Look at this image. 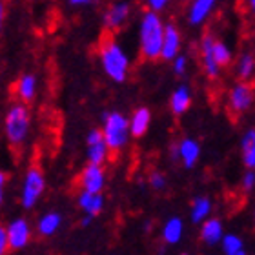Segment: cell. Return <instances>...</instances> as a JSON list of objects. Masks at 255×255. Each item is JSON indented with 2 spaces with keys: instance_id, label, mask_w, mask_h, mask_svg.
Returning a JSON list of instances; mask_svg holds the SVG:
<instances>
[{
  "instance_id": "obj_1",
  "label": "cell",
  "mask_w": 255,
  "mask_h": 255,
  "mask_svg": "<svg viewBox=\"0 0 255 255\" xmlns=\"http://www.w3.org/2000/svg\"><path fill=\"white\" fill-rule=\"evenodd\" d=\"M166 24L153 11H144L138 18V51L146 60H157L162 55Z\"/></svg>"
},
{
  "instance_id": "obj_2",
  "label": "cell",
  "mask_w": 255,
  "mask_h": 255,
  "mask_svg": "<svg viewBox=\"0 0 255 255\" xmlns=\"http://www.w3.org/2000/svg\"><path fill=\"white\" fill-rule=\"evenodd\" d=\"M99 62H101L104 75L112 82H115V84L126 82L128 75H129L131 60H129L126 49L121 46L117 38H102L101 46H99Z\"/></svg>"
},
{
  "instance_id": "obj_3",
  "label": "cell",
  "mask_w": 255,
  "mask_h": 255,
  "mask_svg": "<svg viewBox=\"0 0 255 255\" xmlns=\"http://www.w3.org/2000/svg\"><path fill=\"white\" fill-rule=\"evenodd\" d=\"M31 129V113L26 104L22 102H13L5 110L4 115V135L9 146L18 148L26 142Z\"/></svg>"
},
{
  "instance_id": "obj_4",
  "label": "cell",
  "mask_w": 255,
  "mask_h": 255,
  "mask_svg": "<svg viewBox=\"0 0 255 255\" xmlns=\"http://www.w3.org/2000/svg\"><path fill=\"white\" fill-rule=\"evenodd\" d=\"M102 135L113 153L123 151L131 138L129 131V117L121 112H106L102 115Z\"/></svg>"
},
{
  "instance_id": "obj_5",
  "label": "cell",
  "mask_w": 255,
  "mask_h": 255,
  "mask_svg": "<svg viewBox=\"0 0 255 255\" xmlns=\"http://www.w3.org/2000/svg\"><path fill=\"white\" fill-rule=\"evenodd\" d=\"M44 190H46V177L38 166H29L22 181L20 191V206L24 210H31L40 201Z\"/></svg>"
},
{
  "instance_id": "obj_6",
  "label": "cell",
  "mask_w": 255,
  "mask_h": 255,
  "mask_svg": "<svg viewBox=\"0 0 255 255\" xmlns=\"http://www.w3.org/2000/svg\"><path fill=\"white\" fill-rule=\"evenodd\" d=\"M110 153H112V149L104 140L101 128L90 129L88 135H86V159H88V164L104 166L106 160L110 159Z\"/></svg>"
},
{
  "instance_id": "obj_7",
  "label": "cell",
  "mask_w": 255,
  "mask_h": 255,
  "mask_svg": "<svg viewBox=\"0 0 255 255\" xmlns=\"http://www.w3.org/2000/svg\"><path fill=\"white\" fill-rule=\"evenodd\" d=\"M255 102V90L250 82L239 80L228 91V110L235 115H243L252 110Z\"/></svg>"
},
{
  "instance_id": "obj_8",
  "label": "cell",
  "mask_w": 255,
  "mask_h": 255,
  "mask_svg": "<svg viewBox=\"0 0 255 255\" xmlns=\"http://www.w3.org/2000/svg\"><path fill=\"white\" fill-rule=\"evenodd\" d=\"M131 4L128 0H113L102 13V27L108 31H117L129 20Z\"/></svg>"
},
{
  "instance_id": "obj_9",
  "label": "cell",
  "mask_w": 255,
  "mask_h": 255,
  "mask_svg": "<svg viewBox=\"0 0 255 255\" xmlns=\"http://www.w3.org/2000/svg\"><path fill=\"white\" fill-rule=\"evenodd\" d=\"M79 186L80 191L101 195L102 191H104V188H106V171H104V166L86 164L79 175Z\"/></svg>"
},
{
  "instance_id": "obj_10",
  "label": "cell",
  "mask_w": 255,
  "mask_h": 255,
  "mask_svg": "<svg viewBox=\"0 0 255 255\" xmlns=\"http://www.w3.org/2000/svg\"><path fill=\"white\" fill-rule=\"evenodd\" d=\"M213 42H215V37L212 33H204L199 42V55H201V66L204 69V75H206L210 80H217L221 77V66L217 64L215 57H213Z\"/></svg>"
},
{
  "instance_id": "obj_11",
  "label": "cell",
  "mask_w": 255,
  "mask_h": 255,
  "mask_svg": "<svg viewBox=\"0 0 255 255\" xmlns=\"http://www.w3.org/2000/svg\"><path fill=\"white\" fill-rule=\"evenodd\" d=\"M7 235H9V246L11 250H24L27 245H29V241H31V226L27 223V219L24 217H16L13 219L7 226Z\"/></svg>"
},
{
  "instance_id": "obj_12",
  "label": "cell",
  "mask_w": 255,
  "mask_h": 255,
  "mask_svg": "<svg viewBox=\"0 0 255 255\" xmlns=\"http://www.w3.org/2000/svg\"><path fill=\"white\" fill-rule=\"evenodd\" d=\"M217 7V0H190L186 18L190 26H202Z\"/></svg>"
},
{
  "instance_id": "obj_13",
  "label": "cell",
  "mask_w": 255,
  "mask_h": 255,
  "mask_svg": "<svg viewBox=\"0 0 255 255\" xmlns=\"http://www.w3.org/2000/svg\"><path fill=\"white\" fill-rule=\"evenodd\" d=\"M181 48H182V35L179 31V27L175 24L168 22L166 24L164 44H162V55H160V59L173 62L181 55Z\"/></svg>"
},
{
  "instance_id": "obj_14",
  "label": "cell",
  "mask_w": 255,
  "mask_h": 255,
  "mask_svg": "<svg viewBox=\"0 0 255 255\" xmlns=\"http://www.w3.org/2000/svg\"><path fill=\"white\" fill-rule=\"evenodd\" d=\"M38 93V79L35 73H22L15 82V95L18 102L27 104L35 101Z\"/></svg>"
},
{
  "instance_id": "obj_15",
  "label": "cell",
  "mask_w": 255,
  "mask_h": 255,
  "mask_svg": "<svg viewBox=\"0 0 255 255\" xmlns=\"http://www.w3.org/2000/svg\"><path fill=\"white\" fill-rule=\"evenodd\" d=\"M191 102H193V93H191L190 86L188 84L177 86L170 95V112L175 117H181V115H184L190 110Z\"/></svg>"
},
{
  "instance_id": "obj_16",
  "label": "cell",
  "mask_w": 255,
  "mask_h": 255,
  "mask_svg": "<svg viewBox=\"0 0 255 255\" xmlns=\"http://www.w3.org/2000/svg\"><path fill=\"white\" fill-rule=\"evenodd\" d=\"M177 146H179V162H182V166L188 170L193 168L201 159V144L197 142L195 138L186 137L181 138Z\"/></svg>"
},
{
  "instance_id": "obj_17",
  "label": "cell",
  "mask_w": 255,
  "mask_h": 255,
  "mask_svg": "<svg viewBox=\"0 0 255 255\" xmlns=\"http://www.w3.org/2000/svg\"><path fill=\"white\" fill-rule=\"evenodd\" d=\"M182 235H184V223H182L181 217H168L162 224V228H160V239L164 245H179L182 239Z\"/></svg>"
},
{
  "instance_id": "obj_18",
  "label": "cell",
  "mask_w": 255,
  "mask_h": 255,
  "mask_svg": "<svg viewBox=\"0 0 255 255\" xmlns=\"http://www.w3.org/2000/svg\"><path fill=\"white\" fill-rule=\"evenodd\" d=\"M213 212V202L210 197L199 195L191 201L190 206V221L193 224H204L208 219H212Z\"/></svg>"
},
{
  "instance_id": "obj_19",
  "label": "cell",
  "mask_w": 255,
  "mask_h": 255,
  "mask_svg": "<svg viewBox=\"0 0 255 255\" xmlns=\"http://www.w3.org/2000/svg\"><path fill=\"white\" fill-rule=\"evenodd\" d=\"M149 126H151V112L146 106L137 108L129 115V131H131V137L135 138L144 137L148 133Z\"/></svg>"
},
{
  "instance_id": "obj_20",
  "label": "cell",
  "mask_w": 255,
  "mask_h": 255,
  "mask_svg": "<svg viewBox=\"0 0 255 255\" xmlns=\"http://www.w3.org/2000/svg\"><path fill=\"white\" fill-rule=\"evenodd\" d=\"M201 239L204 245L208 246H215V245H221V241L224 239V226L221 223V219H208L206 223L201 224Z\"/></svg>"
},
{
  "instance_id": "obj_21",
  "label": "cell",
  "mask_w": 255,
  "mask_h": 255,
  "mask_svg": "<svg viewBox=\"0 0 255 255\" xmlns=\"http://www.w3.org/2000/svg\"><path fill=\"white\" fill-rule=\"evenodd\" d=\"M62 226V215L59 212H46L37 221V234L40 237H53Z\"/></svg>"
},
{
  "instance_id": "obj_22",
  "label": "cell",
  "mask_w": 255,
  "mask_h": 255,
  "mask_svg": "<svg viewBox=\"0 0 255 255\" xmlns=\"http://www.w3.org/2000/svg\"><path fill=\"white\" fill-rule=\"evenodd\" d=\"M77 204L82 210L84 215H91V217H97L99 213L104 210V197L95 195V193H88V191H80L79 197H77Z\"/></svg>"
},
{
  "instance_id": "obj_23",
  "label": "cell",
  "mask_w": 255,
  "mask_h": 255,
  "mask_svg": "<svg viewBox=\"0 0 255 255\" xmlns=\"http://www.w3.org/2000/svg\"><path fill=\"white\" fill-rule=\"evenodd\" d=\"M241 159L246 170H255V129L245 131L241 138Z\"/></svg>"
},
{
  "instance_id": "obj_24",
  "label": "cell",
  "mask_w": 255,
  "mask_h": 255,
  "mask_svg": "<svg viewBox=\"0 0 255 255\" xmlns=\"http://www.w3.org/2000/svg\"><path fill=\"white\" fill-rule=\"evenodd\" d=\"M235 75L239 77V80L248 82L255 75V57L252 53H243L235 64Z\"/></svg>"
},
{
  "instance_id": "obj_25",
  "label": "cell",
  "mask_w": 255,
  "mask_h": 255,
  "mask_svg": "<svg viewBox=\"0 0 255 255\" xmlns=\"http://www.w3.org/2000/svg\"><path fill=\"white\" fill-rule=\"evenodd\" d=\"M213 57H215V60H217V64L221 68L230 66L232 60H234L232 48L224 40H221V38H215V42H213Z\"/></svg>"
},
{
  "instance_id": "obj_26",
  "label": "cell",
  "mask_w": 255,
  "mask_h": 255,
  "mask_svg": "<svg viewBox=\"0 0 255 255\" xmlns=\"http://www.w3.org/2000/svg\"><path fill=\"white\" fill-rule=\"evenodd\" d=\"M221 250H223L224 255L241 254V252H245L243 250V239L235 234H226L224 235V239L221 241Z\"/></svg>"
},
{
  "instance_id": "obj_27",
  "label": "cell",
  "mask_w": 255,
  "mask_h": 255,
  "mask_svg": "<svg viewBox=\"0 0 255 255\" xmlns=\"http://www.w3.org/2000/svg\"><path fill=\"white\" fill-rule=\"evenodd\" d=\"M148 182H149V186H151V190L162 191L166 188V175L162 171H151Z\"/></svg>"
},
{
  "instance_id": "obj_28",
  "label": "cell",
  "mask_w": 255,
  "mask_h": 255,
  "mask_svg": "<svg viewBox=\"0 0 255 255\" xmlns=\"http://www.w3.org/2000/svg\"><path fill=\"white\" fill-rule=\"evenodd\" d=\"M188 66H190V60H188V57H186L184 53H181L175 60H173V62H171L173 73H175L177 77H182V75H186Z\"/></svg>"
},
{
  "instance_id": "obj_29",
  "label": "cell",
  "mask_w": 255,
  "mask_h": 255,
  "mask_svg": "<svg viewBox=\"0 0 255 255\" xmlns=\"http://www.w3.org/2000/svg\"><path fill=\"white\" fill-rule=\"evenodd\" d=\"M146 5V11H153V13H162V11L171 4V0H142Z\"/></svg>"
},
{
  "instance_id": "obj_30",
  "label": "cell",
  "mask_w": 255,
  "mask_h": 255,
  "mask_svg": "<svg viewBox=\"0 0 255 255\" xmlns=\"http://www.w3.org/2000/svg\"><path fill=\"white\" fill-rule=\"evenodd\" d=\"M241 186L246 193L255 190V170H246V173L243 175V181H241Z\"/></svg>"
},
{
  "instance_id": "obj_31",
  "label": "cell",
  "mask_w": 255,
  "mask_h": 255,
  "mask_svg": "<svg viewBox=\"0 0 255 255\" xmlns=\"http://www.w3.org/2000/svg\"><path fill=\"white\" fill-rule=\"evenodd\" d=\"M9 250H11L9 235H7V230H5V226H2V228H0V255H5Z\"/></svg>"
},
{
  "instance_id": "obj_32",
  "label": "cell",
  "mask_w": 255,
  "mask_h": 255,
  "mask_svg": "<svg viewBox=\"0 0 255 255\" xmlns=\"http://www.w3.org/2000/svg\"><path fill=\"white\" fill-rule=\"evenodd\" d=\"M95 2L97 0H68V4L73 5V7H86V5H91Z\"/></svg>"
},
{
  "instance_id": "obj_33",
  "label": "cell",
  "mask_w": 255,
  "mask_h": 255,
  "mask_svg": "<svg viewBox=\"0 0 255 255\" xmlns=\"http://www.w3.org/2000/svg\"><path fill=\"white\" fill-rule=\"evenodd\" d=\"M170 159L173 162H179V146H177V142H173L170 146Z\"/></svg>"
},
{
  "instance_id": "obj_34",
  "label": "cell",
  "mask_w": 255,
  "mask_h": 255,
  "mask_svg": "<svg viewBox=\"0 0 255 255\" xmlns=\"http://www.w3.org/2000/svg\"><path fill=\"white\" fill-rule=\"evenodd\" d=\"M93 219H95V217H91V215H84V217L80 219V226H84V228H86V226H90Z\"/></svg>"
},
{
  "instance_id": "obj_35",
  "label": "cell",
  "mask_w": 255,
  "mask_h": 255,
  "mask_svg": "<svg viewBox=\"0 0 255 255\" xmlns=\"http://www.w3.org/2000/svg\"><path fill=\"white\" fill-rule=\"evenodd\" d=\"M246 7H248V11H250L252 15H255V0H245Z\"/></svg>"
},
{
  "instance_id": "obj_36",
  "label": "cell",
  "mask_w": 255,
  "mask_h": 255,
  "mask_svg": "<svg viewBox=\"0 0 255 255\" xmlns=\"http://www.w3.org/2000/svg\"><path fill=\"white\" fill-rule=\"evenodd\" d=\"M4 184H5V173L2 171V173H0V191L4 190Z\"/></svg>"
},
{
  "instance_id": "obj_37",
  "label": "cell",
  "mask_w": 255,
  "mask_h": 255,
  "mask_svg": "<svg viewBox=\"0 0 255 255\" xmlns=\"http://www.w3.org/2000/svg\"><path fill=\"white\" fill-rule=\"evenodd\" d=\"M144 224H146V226H144V230H146V232H148V230L151 228V223H149V221H148V223H144Z\"/></svg>"
},
{
  "instance_id": "obj_38",
  "label": "cell",
  "mask_w": 255,
  "mask_h": 255,
  "mask_svg": "<svg viewBox=\"0 0 255 255\" xmlns=\"http://www.w3.org/2000/svg\"><path fill=\"white\" fill-rule=\"evenodd\" d=\"M237 255H246V252H241V254H237Z\"/></svg>"
},
{
  "instance_id": "obj_39",
  "label": "cell",
  "mask_w": 255,
  "mask_h": 255,
  "mask_svg": "<svg viewBox=\"0 0 255 255\" xmlns=\"http://www.w3.org/2000/svg\"><path fill=\"white\" fill-rule=\"evenodd\" d=\"M254 219H255V206H254Z\"/></svg>"
},
{
  "instance_id": "obj_40",
  "label": "cell",
  "mask_w": 255,
  "mask_h": 255,
  "mask_svg": "<svg viewBox=\"0 0 255 255\" xmlns=\"http://www.w3.org/2000/svg\"><path fill=\"white\" fill-rule=\"evenodd\" d=\"M181 255H190V254H181Z\"/></svg>"
}]
</instances>
